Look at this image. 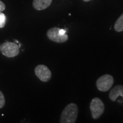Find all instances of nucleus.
<instances>
[{"label": "nucleus", "instance_id": "nucleus-1", "mask_svg": "<svg viewBox=\"0 0 123 123\" xmlns=\"http://www.w3.org/2000/svg\"><path fill=\"white\" fill-rule=\"evenodd\" d=\"M78 107L76 104L72 103L68 104L62 112L60 123H75L78 117Z\"/></svg>", "mask_w": 123, "mask_h": 123}, {"label": "nucleus", "instance_id": "nucleus-2", "mask_svg": "<svg viewBox=\"0 0 123 123\" xmlns=\"http://www.w3.org/2000/svg\"><path fill=\"white\" fill-rule=\"evenodd\" d=\"M47 36L51 41L58 43H64L68 39L66 31L56 27L49 29L47 32Z\"/></svg>", "mask_w": 123, "mask_h": 123}, {"label": "nucleus", "instance_id": "nucleus-3", "mask_svg": "<svg viewBox=\"0 0 123 123\" xmlns=\"http://www.w3.org/2000/svg\"><path fill=\"white\" fill-rule=\"evenodd\" d=\"M90 108L92 118L95 120L99 119L105 110L104 103L98 98H95L92 100Z\"/></svg>", "mask_w": 123, "mask_h": 123}, {"label": "nucleus", "instance_id": "nucleus-4", "mask_svg": "<svg viewBox=\"0 0 123 123\" xmlns=\"http://www.w3.org/2000/svg\"><path fill=\"white\" fill-rule=\"evenodd\" d=\"M0 51L5 56L13 58L17 56L19 53V48L14 43L6 42L0 46Z\"/></svg>", "mask_w": 123, "mask_h": 123}, {"label": "nucleus", "instance_id": "nucleus-5", "mask_svg": "<svg viewBox=\"0 0 123 123\" xmlns=\"http://www.w3.org/2000/svg\"><path fill=\"white\" fill-rule=\"evenodd\" d=\"M114 83L112 75L105 74L98 78L96 80V87L100 91L107 92L110 90Z\"/></svg>", "mask_w": 123, "mask_h": 123}, {"label": "nucleus", "instance_id": "nucleus-6", "mask_svg": "<svg viewBox=\"0 0 123 123\" xmlns=\"http://www.w3.org/2000/svg\"><path fill=\"white\" fill-rule=\"evenodd\" d=\"M35 74L41 81L47 82L51 78V72L47 66L39 64L35 68Z\"/></svg>", "mask_w": 123, "mask_h": 123}, {"label": "nucleus", "instance_id": "nucleus-7", "mask_svg": "<svg viewBox=\"0 0 123 123\" xmlns=\"http://www.w3.org/2000/svg\"><path fill=\"white\" fill-rule=\"evenodd\" d=\"M119 96L123 97V86L117 85L113 87L111 90L109 94V98L112 101H115L117 98Z\"/></svg>", "mask_w": 123, "mask_h": 123}, {"label": "nucleus", "instance_id": "nucleus-8", "mask_svg": "<svg viewBox=\"0 0 123 123\" xmlns=\"http://www.w3.org/2000/svg\"><path fill=\"white\" fill-rule=\"evenodd\" d=\"M52 1L53 0H34L33 6L35 10H43L50 6Z\"/></svg>", "mask_w": 123, "mask_h": 123}, {"label": "nucleus", "instance_id": "nucleus-9", "mask_svg": "<svg viewBox=\"0 0 123 123\" xmlns=\"http://www.w3.org/2000/svg\"><path fill=\"white\" fill-rule=\"evenodd\" d=\"M114 29L117 32H121L123 31V13L115 22Z\"/></svg>", "mask_w": 123, "mask_h": 123}, {"label": "nucleus", "instance_id": "nucleus-10", "mask_svg": "<svg viewBox=\"0 0 123 123\" xmlns=\"http://www.w3.org/2000/svg\"><path fill=\"white\" fill-rule=\"evenodd\" d=\"M6 24V16L4 13L0 12V28H3Z\"/></svg>", "mask_w": 123, "mask_h": 123}, {"label": "nucleus", "instance_id": "nucleus-11", "mask_svg": "<svg viewBox=\"0 0 123 123\" xmlns=\"http://www.w3.org/2000/svg\"><path fill=\"white\" fill-rule=\"evenodd\" d=\"M5 104V99L2 92L0 91V108H2Z\"/></svg>", "mask_w": 123, "mask_h": 123}, {"label": "nucleus", "instance_id": "nucleus-12", "mask_svg": "<svg viewBox=\"0 0 123 123\" xmlns=\"http://www.w3.org/2000/svg\"><path fill=\"white\" fill-rule=\"evenodd\" d=\"M6 9V6H5V5L2 1H1L0 0V12H3L4 10H5Z\"/></svg>", "mask_w": 123, "mask_h": 123}, {"label": "nucleus", "instance_id": "nucleus-13", "mask_svg": "<svg viewBox=\"0 0 123 123\" xmlns=\"http://www.w3.org/2000/svg\"><path fill=\"white\" fill-rule=\"evenodd\" d=\"M83 1H84V2H88V1H91V0H83Z\"/></svg>", "mask_w": 123, "mask_h": 123}]
</instances>
